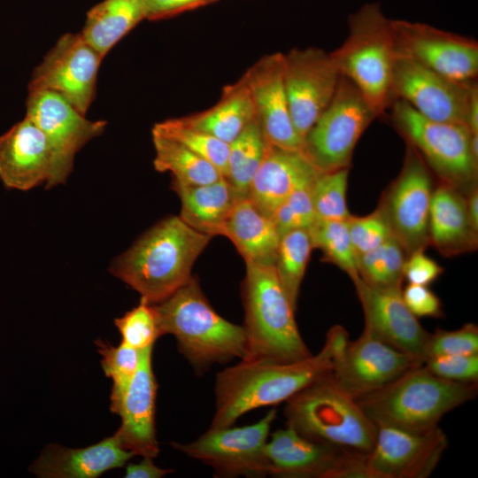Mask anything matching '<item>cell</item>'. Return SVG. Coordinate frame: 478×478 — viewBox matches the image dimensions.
I'll list each match as a JSON object with an SVG mask.
<instances>
[{
	"mask_svg": "<svg viewBox=\"0 0 478 478\" xmlns=\"http://www.w3.org/2000/svg\"><path fill=\"white\" fill-rule=\"evenodd\" d=\"M339 325L326 335L320 351L293 362L266 359L241 361L217 374L216 410L211 428L233 426L244 413L286 402L297 392L330 374L349 341Z\"/></svg>",
	"mask_w": 478,
	"mask_h": 478,
	"instance_id": "6da1fadb",
	"label": "cell"
},
{
	"mask_svg": "<svg viewBox=\"0 0 478 478\" xmlns=\"http://www.w3.org/2000/svg\"><path fill=\"white\" fill-rule=\"evenodd\" d=\"M212 238L180 216H168L120 255L110 271L136 290L141 299L158 304L191 278L193 265Z\"/></svg>",
	"mask_w": 478,
	"mask_h": 478,
	"instance_id": "7a4b0ae2",
	"label": "cell"
},
{
	"mask_svg": "<svg viewBox=\"0 0 478 478\" xmlns=\"http://www.w3.org/2000/svg\"><path fill=\"white\" fill-rule=\"evenodd\" d=\"M153 305L161 335H173L180 351L196 369L246 357L243 327L231 323L212 308L196 277Z\"/></svg>",
	"mask_w": 478,
	"mask_h": 478,
	"instance_id": "3957f363",
	"label": "cell"
},
{
	"mask_svg": "<svg viewBox=\"0 0 478 478\" xmlns=\"http://www.w3.org/2000/svg\"><path fill=\"white\" fill-rule=\"evenodd\" d=\"M478 382L443 379L423 364L414 366L357 403L377 427L425 431L449 412L475 398Z\"/></svg>",
	"mask_w": 478,
	"mask_h": 478,
	"instance_id": "277c9868",
	"label": "cell"
},
{
	"mask_svg": "<svg viewBox=\"0 0 478 478\" xmlns=\"http://www.w3.org/2000/svg\"><path fill=\"white\" fill-rule=\"evenodd\" d=\"M242 296L247 337L243 359L293 362L312 355L274 266L246 264Z\"/></svg>",
	"mask_w": 478,
	"mask_h": 478,
	"instance_id": "5b68a950",
	"label": "cell"
},
{
	"mask_svg": "<svg viewBox=\"0 0 478 478\" xmlns=\"http://www.w3.org/2000/svg\"><path fill=\"white\" fill-rule=\"evenodd\" d=\"M345 41L331 51L340 74L360 91L377 117L394 102L392 81L397 47L379 3L364 4L348 19Z\"/></svg>",
	"mask_w": 478,
	"mask_h": 478,
	"instance_id": "8992f818",
	"label": "cell"
},
{
	"mask_svg": "<svg viewBox=\"0 0 478 478\" xmlns=\"http://www.w3.org/2000/svg\"><path fill=\"white\" fill-rule=\"evenodd\" d=\"M331 374L285 402L287 426L310 440L367 456L377 428L356 399L336 386Z\"/></svg>",
	"mask_w": 478,
	"mask_h": 478,
	"instance_id": "52a82bcc",
	"label": "cell"
},
{
	"mask_svg": "<svg viewBox=\"0 0 478 478\" xmlns=\"http://www.w3.org/2000/svg\"><path fill=\"white\" fill-rule=\"evenodd\" d=\"M389 108L397 133L418 151L440 181L464 195L477 187L478 159L472 152L473 134L466 126L429 120L399 99Z\"/></svg>",
	"mask_w": 478,
	"mask_h": 478,
	"instance_id": "ba28073f",
	"label": "cell"
},
{
	"mask_svg": "<svg viewBox=\"0 0 478 478\" xmlns=\"http://www.w3.org/2000/svg\"><path fill=\"white\" fill-rule=\"evenodd\" d=\"M375 118L358 88L341 75L331 101L304 138L303 152L320 172L350 168L358 141Z\"/></svg>",
	"mask_w": 478,
	"mask_h": 478,
	"instance_id": "9c48e42d",
	"label": "cell"
},
{
	"mask_svg": "<svg viewBox=\"0 0 478 478\" xmlns=\"http://www.w3.org/2000/svg\"><path fill=\"white\" fill-rule=\"evenodd\" d=\"M432 172L406 143L403 166L383 191L377 210L407 256L428 246V222L434 191Z\"/></svg>",
	"mask_w": 478,
	"mask_h": 478,
	"instance_id": "30bf717a",
	"label": "cell"
},
{
	"mask_svg": "<svg viewBox=\"0 0 478 478\" xmlns=\"http://www.w3.org/2000/svg\"><path fill=\"white\" fill-rule=\"evenodd\" d=\"M277 412L271 409L260 420L243 427L209 428L189 443L173 442L187 456L211 466L217 476L267 475L266 445Z\"/></svg>",
	"mask_w": 478,
	"mask_h": 478,
	"instance_id": "8fae6325",
	"label": "cell"
},
{
	"mask_svg": "<svg viewBox=\"0 0 478 478\" xmlns=\"http://www.w3.org/2000/svg\"><path fill=\"white\" fill-rule=\"evenodd\" d=\"M267 475L282 478H368L366 456L310 440L287 426L266 445Z\"/></svg>",
	"mask_w": 478,
	"mask_h": 478,
	"instance_id": "7c38bea8",
	"label": "cell"
},
{
	"mask_svg": "<svg viewBox=\"0 0 478 478\" xmlns=\"http://www.w3.org/2000/svg\"><path fill=\"white\" fill-rule=\"evenodd\" d=\"M392 94L394 101L406 102L425 118L466 126L470 104L478 94V86L476 80H452L397 52Z\"/></svg>",
	"mask_w": 478,
	"mask_h": 478,
	"instance_id": "4fadbf2b",
	"label": "cell"
},
{
	"mask_svg": "<svg viewBox=\"0 0 478 478\" xmlns=\"http://www.w3.org/2000/svg\"><path fill=\"white\" fill-rule=\"evenodd\" d=\"M26 116L46 135L53 160L47 189L65 183L73 167L76 153L100 135L107 122L89 120L59 94L50 90L28 91Z\"/></svg>",
	"mask_w": 478,
	"mask_h": 478,
	"instance_id": "5bb4252c",
	"label": "cell"
},
{
	"mask_svg": "<svg viewBox=\"0 0 478 478\" xmlns=\"http://www.w3.org/2000/svg\"><path fill=\"white\" fill-rule=\"evenodd\" d=\"M103 58L81 32L66 33L34 70L28 91L56 92L85 115L95 98Z\"/></svg>",
	"mask_w": 478,
	"mask_h": 478,
	"instance_id": "9a60e30c",
	"label": "cell"
},
{
	"mask_svg": "<svg viewBox=\"0 0 478 478\" xmlns=\"http://www.w3.org/2000/svg\"><path fill=\"white\" fill-rule=\"evenodd\" d=\"M341 74L330 52L316 47L283 53V78L289 111L300 137H305L331 101Z\"/></svg>",
	"mask_w": 478,
	"mask_h": 478,
	"instance_id": "2e32d148",
	"label": "cell"
},
{
	"mask_svg": "<svg viewBox=\"0 0 478 478\" xmlns=\"http://www.w3.org/2000/svg\"><path fill=\"white\" fill-rule=\"evenodd\" d=\"M397 51L452 80L475 81L478 42L426 23L390 19Z\"/></svg>",
	"mask_w": 478,
	"mask_h": 478,
	"instance_id": "e0dca14e",
	"label": "cell"
},
{
	"mask_svg": "<svg viewBox=\"0 0 478 478\" xmlns=\"http://www.w3.org/2000/svg\"><path fill=\"white\" fill-rule=\"evenodd\" d=\"M447 445L439 426L425 431L379 426L374 448L366 456L368 478H427Z\"/></svg>",
	"mask_w": 478,
	"mask_h": 478,
	"instance_id": "ac0fdd59",
	"label": "cell"
},
{
	"mask_svg": "<svg viewBox=\"0 0 478 478\" xmlns=\"http://www.w3.org/2000/svg\"><path fill=\"white\" fill-rule=\"evenodd\" d=\"M422 364V360L389 346L364 328L358 338L347 342L335 361L331 376L340 389L358 399Z\"/></svg>",
	"mask_w": 478,
	"mask_h": 478,
	"instance_id": "d6986e66",
	"label": "cell"
},
{
	"mask_svg": "<svg viewBox=\"0 0 478 478\" xmlns=\"http://www.w3.org/2000/svg\"><path fill=\"white\" fill-rule=\"evenodd\" d=\"M363 308L365 328L389 346L424 361L429 332L406 306L401 286L376 287L352 281Z\"/></svg>",
	"mask_w": 478,
	"mask_h": 478,
	"instance_id": "ffe728a7",
	"label": "cell"
},
{
	"mask_svg": "<svg viewBox=\"0 0 478 478\" xmlns=\"http://www.w3.org/2000/svg\"><path fill=\"white\" fill-rule=\"evenodd\" d=\"M256 118L267 142L276 147L303 151L304 141L293 124L283 78V53L266 55L243 74Z\"/></svg>",
	"mask_w": 478,
	"mask_h": 478,
	"instance_id": "44dd1931",
	"label": "cell"
},
{
	"mask_svg": "<svg viewBox=\"0 0 478 478\" xmlns=\"http://www.w3.org/2000/svg\"><path fill=\"white\" fill-rule=\"evenodd\" d=\"M52 160L46 135L27 116L0 136V180L7 189L26 191L47 183Z\"/></svg>",
	"mask_w": 478,
	"mask_h": 478,
	"instance_id": "7402d4cb",
	"label": "cell"
},
{
	"mask_svg": "<svg viewBox=\"0 0 478 478\" xmlns=\"http://www.w3.org/2000/svg\"><path fill=\"white\" fill-rule=\"evenodd\" d=\"M152 349L141 351L139 366L116 412L121 417V425L114 435L124 449L153 459L159 447L155 429L158 384L151 365Z\"/></svg>",
	"mask_w": 478,
	"mask_h": 478,
	"instance_id": "603a6c76",
	"label": "cell"
},
{
	"mask_svg": "<svg viewBox=\"0 0 478 478\" xmlns=\"http://www.w3.org/2000/svg\"><path fill=\"white\" fill-rule=\"evenodd\" d=\"M320 172L303 151L268 143L251 181L248 198L262 213L272 218L297 187L314 179Z\"/></svg>",
	"mask_w": 478,
	"mask_h": 478,
	"instance_id": "cb8c5ba5",
	"label": "cell"
},
{
	"mask_svg": "<svg viewBox=\"0 0 478 478\" xmlns=\"http://www.w3.org/2000/svg\"><path fill=\"white\" fill-rule=\"evenodd\" d=\"M135 456L113 434L99 443L79 449L57 444L45 447L30 471L43 478H96L119 468Z\"/></svg>",
	"mask_w": 478,
	"mask_h": 478,
	"instance_id": "d4e9b609",
	"label": "cell"
},
{
	"mask_svg": "<svg viewBox=\"0 0 478 478\" xmlns=\"http://www.w3.org/2000/svg\"><path fill=\"white\" fill-rule=\"evenodd\" d=\"M428 245L444 257L474 251L478 231L468 218L466 195L457 188L440 181L434 189L428 222Z\"/></svg>",
	"mask_w": 478,
	"mask_h": 478,
	"instance_id": "484cf974",
	"label": "cell"
},
{
	"mask_svg": "<svg viewBox=\"0 0 478 478\" xmlns=\"http://www.w3.org/2000/svg\"><path fill=\"white\" fill-rule=\"evenodd\" d=\"M245 264L274 266L281 235L272 218L262 213L246 197L236 202L221 227Z\"/></svg>",
	"mask_w": 478,
	"mask_h": 478,
	"instance_id": "4316f807",
	"label": "cell"
},
{
	"mask_svg": "<svg viewBox=\"0 0 478 478\" xmlns=\"http://www.w3.org/2000/svg\"><path fill=\"white\" fill-rule=\"evenodd\" d=\"M172 189L181 200V219L212 237L220 235L222 225L239 200L224 176L214 182L200 185L172 181Z\"/></svg>",
	"mask_w": 478,
	"mask_h": 478,
	"instance_id": "83f0119b",
	"label": "cell"
},
{
	"mask_svg": "<svg viewBox=\"0 0 478 478\" xmlns=\"http://www.w3.org/2000/svg\"><path fill=\"white\" fill-rule=\"evenodd\" d=\"M255 118L252 96L243 75L223 89L220 100L211 108L178 119L229 144Z\"/></svg>",
	"mask_w": 478,
	"mask_h": 478,
	"instance_id": "f1b7e54d",
	"label": "cell"
},
{
	"mask_svg": "<svg viewBox=\"0 0 478 478\" xmlns=\"http://www.w3.org/2000/svg\"><path fill=\"white\" fill-rule=\"evenodd\" d=\"M143 19V0H104L88 12L81 34L104 57Z\"/></svg>",
	"mask_w": 478,
	"mask_h": 478,
	"instance_id": "f546056e",
	"label": "cell"
},
{
	"mask_svg": "<svg viewBox=\"0 0 478 478\" xmlns=\"http://www.w3.org/2000/svg\"><path fill=\"white\" fill-rule=\"evenodd\" d=\"M152 142L155 169L160 173L169 172L173 181L200 185L214 182L223 177L211 163L180 143L154 134Z\"/></svg>",
	"mask_w": 478,
	"mask_h": 478,
	"instance_id": "4dcf8cb0",
	"label": "cell"
},
{
	"mask_svg": "<svg viewBox=\"0 0 478 478\" xmlns=\"http://www.w3.org/2000/svg\"><path fill=\"white\" fill-rule=\"evenodd\" d=\"M268 143L257 118L229 143L225 178L239 200L248 197L251 181L265 157Z\"/></svg>",
	"mask_w": 478,
	"mask_h": 478,
	"instance_id": "1f68e13d",
	"label": "cell"
},
{
	"mask_svg": "<svg viewBox=\"0 0 478 478\" xmlns=\"http://www.w3.org/2000/svg\"><path fill=\"white\" fill-rule=\"evenodd\" d=\"M312 249L308 230H292L281 236L274 268L280 284L296 310L300 286Z\"/></svg>",
	"mask_w": 478,
	"mask_h": 478,
	"instance_id": "d6a6232c",
	"label": "cell"
},
{
	"mask_svg": "<svg viewBox=\"0 0 478 478\" xmlns=\"http://www.w3.org/2000/svg\"><path fill=\"white\" fill-rule=\"evenodd\" d=\"M313 249L322 252V260L345 272L351 281L359 278L355 252L346 220H317L308 229Z\"/></svg>",
	"mask_w": 478,
	"mask_h": 478,
	"instance_id": "836d02e7",
	"label": "cell"
},
{
	"mask_svg": "<svg viewBox=\"0 0 478 478\" xmlns=\"http://www.w3.org/2000/svg\"><path fill=\"white\" fill-rule=\"evenodd\" d=\"M407 254L395 237L358 257L359 278L376 287L401 286Z\"/></svg>",
	"mask_w": 478,
	"mask_h": 478,
	"instance_id": "e575fe53",
	"label": "cell"
},
{
	"mask_svg": "<svg viewBox=\"0 0 478 478\" xmlns=\"http://www.w3.org/2000/svg\"><path fill=\"white\" fill-rule=\"evenodd\" d=\"M151 134L162 135L184 145L215 166L226 177L229 144L181 123L178 118L156 123Z\"/></svg>",
	"mask_w": 478,
	"mask_h": 478,
	"instance_id": "d590c367",
	"label": "cell"
},
{
	"mask_svg": "<svg viewBox=\"0 0 478 478\" xmlns=\"http://www.w3.org/2000/svg\"><path fill=\"white\" fill-rule=\"evenodd\" d=\"M101 355V365L105 375L112 379L110 409L116 413L140 363L141 351L124 343L118 346L101 340L95 342Z\"/></svg>",
	"mask_w": 478,
	"mask_h": 478,
	"instance_id": "8d00e7d4",
	"label": "cell"
},
{
	"mask_svg": "<svg viewBox=\"0 0 478 478\" xmlns=\"http://www.w3.org/2000/svg\"><path fill=\"white\" fill-rule=\"evenodd\" d=\"M349 168L320 172L312 185L318 220H346L351 214L347 205Z\"/></svg>",
	"mask_w": 478,
	"mask_h": 478,
	"instance_id": "74e56055",
	"label": "cell"
},
{
	"mask_svg": "<svg viewBox=\"0 0 478 478\" xmlns=\"http://www.w3.org/2000/svg\"><path fill=\"white\" fill-rule=\"evenodd\" d=\"M114 323L121 335V343L139 351L153 347L162 335L154 305L143 299L137 306L115 319Z\"/></svg>",
	"mask_w": 478,
	"mask_h": 478,
	"instance_id": "f35d334b",
	"label": "cell"
},
{
	"mask_svg": "<svg viewBox=\"0 0 478 478\" xmlns=\"http://www.w3.org/2000/svg\"><path fill=\"white\" fill-rule=\"evenodd\" d=\"M314 179L297 187L272 216L281 236L292 230H308L318 220L312 197Z\"/></svg>",
	"mask_w": 478,
	"mask_h": 478,
	"instance_id": "ab89813d",
	"label": "cell"
},
{
	"mask_svg": "<svg viewBox=\"0 0 478 478\" xmlns=\"http://www.w3.org/2000/svg\"><path fill=\"white\" fill-rule=\"evenodd\" d=\"M471 354H478V328L474 323H466L455 330L437 328L430 333L425 346L424 360L441 355Z\"/></svg>",
	"mask_w": 478,
	"mask_h": 478,
	"instance_id": "60d3db41",
	"label": "cell"
},
{
	"mask_svg": "<svg viewBox=\"0 0 478 478\" xmlns=\"http://www.w3.org/2000/svg\"><path fill=\"white\" fill-rule=\"evenodd\" d=\"M347 222L351 239L358 257L376 248L393 236L389 226L377 209L366 216L351 215Z\"/></svg>",
	"mask_w": 478,
	"mask_h": 478,
	"instance_id": "b9f144b4",
	"label": "cell"
},
{
	"mask_svg": "<svg viewBox=\"0 0 478 478\" xmlns=\"http://www.w3.org/2000/svg\"><path fill=\"white\" fill-rule=\"evenodd\" d=\"M423 365L445 380L478 382V354L435 356L426 358Z\"/></svg>",
	"mask_w": 478,
	"mask_h": 478,
	"instance_id": "7bdbcfd3",
	"label": "cell"
},
{
	"mask_svg": "<svg viewBox=\"0 0 478 478\" xmlns=\"http://www.w3.org/2000/svg\"><path fill=\"white\" fill-rule=\"evenodd\" d=\"M403 299L417 318H442L443 311L440 298L428 286L408 283L402 289Z\"/></svg>",
	"mask_w": 478,
	"mask_h": 478,
	"instance_id": "ee69618b",
	"label": "cell"
},
{
	"mask_svg": "<svg viewBox=\"0 0 478 478\" xmlns=\"http://www.w3.org/2000/svg\"><path fill=\"white\" fill-rule=\"evenodd\" d=\"M443 268L425 254V249L417 250L406 258L403 274L408 283L428 286L442 274Z\"/></svg>",
	"mask_w": 478,
	"mask_h": 478,
	"instance_id": "f6af8a7d",
	"label": "cell"
},
{
	"mask_svg": "<svg viewBox=\"0 0 478 478\" xmlns=\"http://www.w3.org/2000/svg\"><path fill=\"white\" fill-rule=\"evenodd\" d=\"M218 0H143L145 19L150 20L170 18Z\"/></svg>",
	"mask_w": 478,
	"mask_h": 478,
	"instance_id": "bcb514c9",
	"label": "cell"
},
{
	"mask_svg": "<svg viewBox=\"0 0 478 478\" xmlns=\"http://www.w3.org/2000/svg\"><path fill=\"white\" fill-rule=\"evenodd\" d=\"M152 458L143 457V459L137 464L129 463L126 466L127 478H161L170 473L173 469H166L156 466Z\"/></svg>",
	"mask_w": 478,
	"mask_h": 478,
	"instance_id": "7dc6e473",
	"label": "cell"
},
{
	"mask_svg": "<svg viewBox=\"0 0 478 478\" xmlns=\"http://www.w3.org/2000/svg\"><path fill=\"white\" fill-rule=\"evenodd\" d=\"M466 207L473 227L478 231V189L474 188L466 195Z\"/></svg>",
	"mask_w": 478,
	"mask_h": 478,
	"instance_id": "c3c4849f",
	"label": "cell"
}]
</instances>
